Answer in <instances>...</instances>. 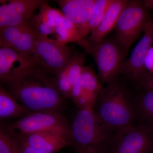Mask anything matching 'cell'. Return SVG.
Instances as JSON below:
<instances>
[{
    "label": "cell",
    "instance_id": "12",
    "mask_svg": "<svg viewBox=\"0 0 153 153\" xmlns=\"http://www.w3.org/2000/svg\"><path fill=\"white\" fill-rule=\"evenodd\" d=\"M102 87L92 68L84 66L72 88L71 98L79 108H93Z\"/></svg>",
    "mask_w": 153,
    "mask_h": 153
},
{
    "label": "cell",
    "instance_id": "5",
    "mask_svg": "<svg viewBox=\"0 0 153 153\" xmlns=\"http://www.w3.org/2000/svg\"><path fill=\"white\" fill-rule=\"evenodd\" d=\"M150 12L143 1L130 0L121 13L115 27V37L128 52L152 19Z\"/></svg>",
    "mask_w": 153,
    "mask_h": 153
},
{
    "label": "cell",
    "instance_id": "15",
    "mask_svg": "<svg viewBox=\"0 0 153 153\" xmlns=\"http://www.w3.org/2000/svg\"><path fill=\"white\" fill-rule=\"evenodd\" d=\"M20 137L30 147L42 153H55L70 144L57 134L51 132L20 133Z\"/></svg>",
    "mask_w": 153,
    "mask_h": 153
},
{
    "label": "cell",
    "instance_id": "13",
    "mask_svg": "<svg viewBox=\"0 0 153 153\" xmlns=\"http://www.w3.org/2000/svg\"><path fill=\"white\" fill-rule=\"evenodd\" d=\"M96 0H57L63 15L76 27L82 38L89 35L88 26L94 12Z\"/></svg>",
    "mask_w": 153,
    "mask_h": 153
},
{
    "label": "cell",
    "instance_id": "21",
    "mask_svg": "<svg viewBox=\"0 0 153 153\" xmlns=\"http://www.w3.org/2000/svg\"><path fill=\"white\" fill-rule=\"evenodd\" d=\"M68 64L55 76L57 87L64 98H71L72 93V86L68 75Z\"/></svg>",
    "mask_w": 153,
    "mask_h": 153
},
{
    "label": "cell",
    "instance_id": "18",
    "mask_svg": "<svg viewBox=\"0 0 153 153\" xmlns=\"http://www.w3.org/2000/svg\"><path fill=\"white\" fill-rule=\"evenodd\" d=\"M0 153H21L17 134L8 127L0 128Z\"/></svg>",
    "mask_w": 153,
    "mask_h": 153
},
{
    "label": "cell",
    "instance_id": "9",
    "mask_svg": "<svg viewBox=\"0 0 153 153\" xmlns=\"http://www.w3.org/2000/svg\"><path fill=\"white\" fill-rule=\"evenodd\" d=\"M153 45V19L147 25L142 38L133 50L130 56L124 62L120 74L139 84L144 75L146 58Z\"/></svg>",
    "mask_w": 153,
    "mask_h": 153
},
{
    "label": "cell",
    "instance_id": "4",
    "mask_svg": "<svg viewBox=\"0 0 153 153\" xmlns=\"http://www.w3.org/2000/svg\"><path fill=\"white\" fill-rule=\"evenodd\" d=\"M110 133L99 120L93 108H79L71 126V145L76 152L93 148L101 153L109 142Z\"/></svg>",
    "mask_w": 153,
    "mask_h": 153
},
{
    "label": "cell",
    "instance_id": "23",
    "mask_svg": "<svg viewBox=\"0 0 153 153\" xmlns=\"http://www.w3.org/2000/svg\"><path fill=\"white\" fill-rule=\"evenodd\" d=\"M138 84L144 90H153V75L145 76Z\"/></svg>",
    "mask_w": 153,
    "mask_h": 153
},
{
    "label": "cell",
    "instance_id": "17",
    "mask_svg": "<svg viewBox=\"0 0 153 153\" xmlns=\"http://www.w3.org/2000/svg\"><path fill=\"white\" fill-rule=\"evenodd\" d=\"M20 103L3 86L0 87L1 120L13 118H22L32 113Z\"/></svg>",
    "mask_w": 153,
    "mask_h": 153
},
{
    "label": "cell",
    "instance_id": "2",
    "mask_svg": "<svg viewBox=\"0 0 153 153\" xmlns=\"http://www.w3.org/2000/svg\"><path fill=\"white\" fill-rule=\"evenodd\" d=\"M93 109L110 132L118 133L134 125V108L125 88L117 81L102 88Z\"/></svg>",
    "mask_w": 153,
    "mask_h": 153
},
{
    "label": "cell",
    "instance_id": "1",
    "mask_svg": "<svg viewBox=\"0 0 153 153\" xmlns=\"http://www.w3.org/2000/svg\"><path fill=\"white\" fill-rule=\"evenodd\" d=\"M5 84L8 91L32 112L60 111L64 100L55 76L40 67L28 69Z\"/></svg>",
    "mask_w": 153,
    "mask_h": 153
},
{
    "label": "cell",
    "instance_id": "3",
    "mask_svg": "<svg viewBox=\"0 0 153 153\" xmlns=\"http://www.w3.org/2000/svg\"><path fill=\"white\" fill-rule=\"evenodd\" d=\"M79 46L93 57L101 82L108 85L117 81L128 52L115 36L95 43L85 38Z\"/></svg>",
    "mask_w": 153,
    "mask_h": 153
},
{
    "label": "cell",
    "instance_id": "26",
    "mask_svg": "<svg viewBox=\"0 0 153 153\" xmlns=\"http://www.w3.org/2000/svg\"><path fill=\"white\" fill-rule=\"evenodd\" d=\"M143 2L148 9L153 12V0H144Z\"/></svg>",
    "mask_w": 153,
    "mask_h": 153
},
{
    "label": "cell",
    "instance_id": "22",
    "mask_svg": "<svg viewBox=\"0 0 153 153\" xmlns=\"http://www.w3.org/2000/svg\"><path fill=\"white\" fill-rule=\"evenodd\" d=\"M146 75H153V47L149 50L145 61V74L143 77Z\"/></svg>",
    "mask_w": 153,
    "mask_h": 153
},
{
    "label": "cell",
    "instance_id": "16",
    "mask_svg": "<svg viewBox=\"0 0 153 153\" xmlns=\"http://www.w3.org/2000/svg\"><path fill=\"white\" fill-rule=\"evenodd\" d=\"M128 0H114L98 27L93 30L86 39L91 43H98L106 38L115 27L122 11L126 5Z\"/></svg>",
    "mask_w": 153,
    "mask_h": 153
},
{
    "label": "cell",
    "instance_id": "19",
    "mask_svg": "<svg viewBox=\"0 0 153 153\" xmlns=\"http://www.w3.org/2000/svg\"><path fill=\"white\" fill-rule=\"evenodd\" d=\"M145 91L138 101V109L145 123L153 126V90Z\"/></svg>",
    "mask_w": 153,
    "mask_h": 153
},
{
    "label": "cell",
    "instance_id": "11",
    "mask_svg": "<svg viewBox=\"0 0 153 153\" xmlns=\"http://www.w3.org/2000/svg\"><path fill=\"white\" fill-rule=\"evenodd\" d=\"M43 0H1L0 30L30 22Z\"/></svg>",
    "mask_w": 153,
    "mask_h": 153
},
{
    "label": "cell",
    "instance_id": "14",
    "mask_svg": "<svg viewBox=\"0 0 153 153\" xmlns=\"http://www.w3.org/2000/svg\"><path fill=\"white\" fill-rule=\"evenodd\" d=\"M39 67L32 58L8 47L0 48V79L5 83L24 71Z\"/></svg>",
    "mask_w": 153,
    "mask_h": 153
},
{
    "label": "cell",
    "instance_id": "25",
    "mask_svg": "<svg viewBox=\"0 0 153 153\" xmlns=\"http://www.w3.org/2000/svg\"><path fill=\"white\" fill-rule=\"evenodd\" d=\"M77 153H100L96 149L93 148H89L77 151Z\"/></svg>",
    "mask_w": 153,
    "mask_h": 153
},
{
    "label": "cell",
    "instance_id": "8",
    "mask_svg": "<svg viewBox=\"0 0 153 153\" xmlns=\"http://www.w3.org/2000/svg\"><path fill=\"white\" fill-rule=\"evenodd\" d=\"M119 139L111 153H153V126L134 125L118 133Z\"/></svg>",
    "mask_w": 153,
    "mask_h": 153
},
{
    "label": "cell",
    "instance_id": "6",
    "mask_svg": "<svg viewBox=\"0 0 153 153\" xmlns=\"http://www.w3.org/2000/svg\"><path fill=\"white\" fill-rule=\"evenodd\" d=\"M7 127L23 134L53 133L62 137L71 145V126L60 111L32 112Z\"/></svg>",
    "mask_w": 153,
    "mask_h": 153
},
{
    "label": "cell",
    "instance_id": "27",
    "mask_svg": "<svg viewBox=\"0 0 153 153\" xmlns=\"http://www.w3.org/2000/svg\"></svg>",
    "mask_w": 153,
    "mask_h": 153
},
{
    "label": "cell",
    "instance_id": "20",
    "mask_svg": "<svg viewBox=\"0 0 153 153\" xmlns=\"http://www.w3.org/2000/svg\"><path fill=\"white\" fill-rule=\"evenodd\" d=\"M114 0H96L93 16L88 26L89 34L100 24Z\"/></svg>",
    "mask_w": 153,
    "mask_h": 153
},
{
    "label": "cell",
    "instance_id": "24",
    "mask_svg": "<svg viewBox=\"0 0 153 153\" xmlns=\"http://www.w3.org/2000/svg\"><path fill=\"white\" fill-rule=\"evenodd\" d=\"M18 143L21 153H42L36 150L27 145L17 134Z\"/></svg>",
    "mask_w": 153,
    "mask_h": 153
},
{
    "label": "cell",
    "instance_id": "10",
    "mask_svg": "<svg viewBox=\"0 0 153 153\" xmlns=\"http://www.w3.org/2000/svg\"><path fill=\"white\" fill-rule=\"evenodd\" d=\"M37 36L30 21L0 30V47H8L33 59Z\"/></svg>",
    "mask_w": 153,
    "mask_h": 153
},
{
    "label": "cell",
    "instance_id": "7",
    "mask_svg": "<svg viewBox=\"0 0 153 153\" xmlns=\"http://www.w3.org/2000/svg\"><path fill=\"white\" fill-rule=\"evenodd\" d=\"M72 52L66 45L37 36L33 60L39 67L56 76L71 60Z\"/></svg>",
    "mask_w": 153,
    "mask_h": 153
}]
</instances>
